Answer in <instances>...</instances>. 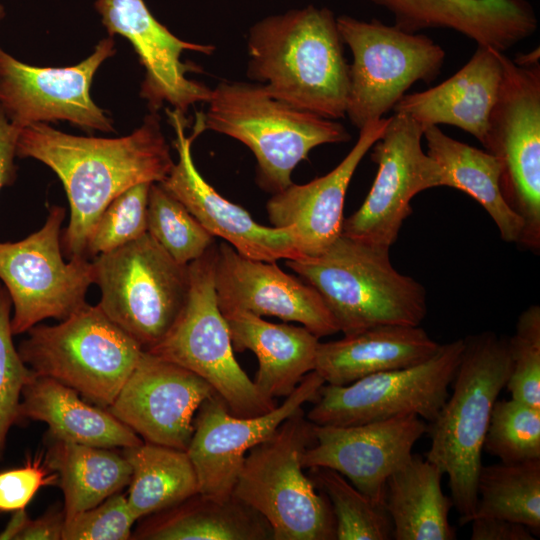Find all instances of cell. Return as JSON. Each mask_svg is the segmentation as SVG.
Masks as SVG:
<instances>
[{
	"instance_id": "obj_1",
	"label": "cell",
	"mask_w": 540,
	"mask_h": 540,
	"mask_svg": "<svg viewBox=\"0 0 540 540\" xmlns=\"http://www.w3.org/2000/svg\"><path fill=\"white\" fill-rule=\"evenodd\" d=\"M16 156L48 166L61 180L70 219L61 246L70 259L86 257L89 235L105 208L130 187L160 183L174 162L156 112L127 136H75L47 123L20 129Z\"/></svg>"
},
{
	"instance_id": "obj_2",
	"label": "cell",
	"mask_w": 540,
	"mask_h": 540,
	"mask_svg": "<svg viewBox=\"0 0 540 540\" xmlns=\"http://www.w3.org/2000/svg\"><path fill=\"white\" fill-rule=\"evenodd\" d=\"M248 75L267 93L300 110L346 116L349 64L333 12L308 5L251 27Z\"/></svg>"
},
{
	"instance_id": "obj_3",
	"label": "cell",
	"mask_w": 540,
	"mask_h": 540,
	"mask_svg": "<svg viewBox=\"0 0 540 540\" xmlns=\"http://www.w3.org/2000/svg\"><path fill=\"white\" fill-rule=\"evenodd\" d=\"M510 371L507 337L492 331L465 337L452 393L427 426L431 444L425 458L448 476L461 525L469 523L475 510L485 435Z\"/></svg>"
},
{
	"instance_id": "obj_4",
	"label": "cell",
	"mask_w": 540,
	"mask_h": 540,
	"mask_svg": "<svg viewBox=\"0 0 540 540\" xmlns=\"http://www.w3.org/2000/svg\"><path fill=\"white\" fill-rule=\"evenodd\" d=\"M286 265L320 294L344 335L379 325L420 326L427 314L424 286L393 267L389 250L342 233L319 254Z\"/></svg>"
},
{
	"instance_id": "obj_5",
	"label": "cell",
	"mask_w": 540,
	"mask_h": 540,
	"mask_svg": "<svg viewBox=\"0 0 540 540\" xmlns=\"http://www.w3.org/2000/svg\"><path fill=\"white\" fill-rule=\"evenodd\" d=\"M207 103L203 130L246 145L257 160L258 184L273 194L293 183L292 171L313 148L350 139L341 123L280 101L260 84L220 82Z\"/></svg>"
},
{
	"instance_id": "obj_6",
	"label": "cell",
	"mask_w": 540,
	"mask_h": 540,
	"mask_svg": "<svg viewBox=\"0 0 540 540\" xmlns=\"http://www.w3.org/2000/svg\"><path fill=\"white\" fill-rule=\"evenodd\" d=\"M315 441L302 408L244 459L232 496L269 523L272 540H335L331 504L303 472L302 455Z\"/></svg>"
},
{
	"instance_id": "obj_7",
	"label": "cell",
	"mask_w": 540,
	"mask_h": 540,
	"mask_svg": "<svg viewBox=\"0 0 540 540\" xmlns=\"http://www.w3.org/2000/svg\"><path fill=\"white\" fill-rule=\"evenodd\" d=\"M18 353L32 372L108 408L136 366L142 347L97 305H85L56 325H35Z\"/></svg>"
},
{
	"instance_id": "obj_8",
	"label": "cell",
	"mask_w": 540,
	"mask_h": 540,
	"mask_svg": "<svg viewBox=\"0 0 540 540\" xmlns=\"http://www.w3.org/2000/svg\"><path fill=\"white\" fill-rule=\"evenodd\" d=\"M539 52L512 60L503 54V77L488 118L483 146L501 166L500 190L522 219L519 242L540 250V65Z\"/></svg>"
},
{
	"instance_id": "obj_9",
	"label": "cell",
	"mask_w": 540,
	"mask_h": 540,
	"mask_svg": "<svg viewBox=\"0 0 540 540\" xmlns=\"http://www.w3.org/2000/svg\"><path fill=\"white\" fill-rule=\"evenodd\" d=\"M92 263L105 315L143 351L159 344L186 303L188 265L176 262L148 232Z\"/></svg>"
},
{
	"instance_id": "obj_10",
	"label": "cell",
	"mask_w": 540,
	"mask_h": 540,
	"mask_svg": "<svg viewBox=\"0 0 540 540\" xmlns=\"http://www.w3.org/2000/svg\"><path fill=\"white\" fill-rule=\"evenodd\" d=\"M217 245L188 264L186 303L165 338L147 352L203 378L237 416H258L277 405L265 398L235 356L214 281Z\"/></svg>"
},
{
	"instance_id": "obj_11",
	"label": "cell",
	"mask_w": 540,
	"mask_h": 540,
	"mask_svg": "<svg viewBox=\"0 0 540 540\" xmlns=\"http://www.w3.org/2000/svg\"><path fill=\"white\" fill-rule=\"evenodd\" d=\"M343 44L352 53L346 116L359 130L394 108L417 81L439 75L445 51L431 38L378 19L336 18Z\"/></svg>"
},
{
	"instance_id": "obj_12",
	"label": "cell",
	"mask_w": 540,
	"mask_h": 540,
	"mask_svg": "<svg viewBox=\"0 0 540 540\" xmlns=\"http://www.w3.org/2000/svg\"><path fill=\"white\" fill-rule=\"evenodd\" d=\"M65 216L64 207L53 206L38 231L17 242L0 243V279L14 306L13 335L47 318L64 320L88 304L93 263L86 257L63 260L60 233Z\"/></svg>"
},
{
	"instance_id": "obj_13",
	"label": "cell",
	"mask_w": 540,
	"mask_h": 540,
	"mask_svg": "<svg viewBox=\"0 0 540 540\" xmlns=\"http://www.w3.org/2000/svg\"><path fill=\"white\" fill-rule=\"evenodd\" d=\"M464 338L440 344L428 360L337 386L323 384L307 419L315 425L350 426L414 414L432 422L442 409L461 359Z\"/></svg>"
},
{
	"instance_id": "obj_14",
	"label": "cell",
	"mask_w": 540,
	"mask_h": 540,
	"mask_svg": "<svg viewBox=\"0 0 540 540\" xmlns=\"http://www.w3.org/2000/svg\"><path fill=\"white\" fill-rule=\"evenodd\" d=\"M424 128L412 118L394 113L382 136L372 146L378 166L364 202L344 218L342 234L383 250H390L404 221L411 215V200L418 193L441 186V168L422 149Z\"/></svg>"
},
{
	"instance_id": "obj_15",
	"label": "cell",
	"mask_w": 540,
	"mask_h": 540,
	"mask_svg": "<svg viewBox=\"0 0 540 540\" xmlns=\"http://www.w3.org/2000/svg\"><path fill=\"white\" fill-rule=\"evenodd\" d=\"M115 53L108 36L77 65L37 67L0 47V107L20 128L62 120L86 131L111 132L113 122L92 100L90 87L98 68Z\"/></svg>"
},
{
	"instance_id": "obj_16",
	"label": "cell",
	"mask_w": 540,
	"mask_h": 540,
	"mask_svg": "<svg viewBox=\"0 0 540 540\" xmlns=\"http://www.w3.org/2000/svg\"><path fill=\"white\" fill-rule=\"evenodd\" d=\"M324 383L316 371H311L279 406L258 416L232 414L216 393L205 399L194 417V432L186 450L196 471L199 492L220 501L230 499L248 451L305 403L314 401Z\"/></svg>"
},
{
	"instance_id": "obj_17",
	"label": "cell",
	"mask_w": 540,
	"mask_h": 540,
	"mask_svg": "<svg viewBox=\"0 0 540 540\" xmlns=\"http://www.w3.org/2000/svg\"><path fill=\"white\" fill-rule=\"evenodd\" d=\"M213 393L197 374L143 351L107 409L144 442L187 450L194 416Z\"/></svg>"
},
{
	"instance_id": "obj_18",
	"label": "cell",
	"mask_w": 540,
	"mask_h": 540,
	"mask_svg": "<svg viewBox=\"0 0 540 540\" xmlns=\"http://www.w3.org/2000/svg\"><path fill=\"white\" fill-rule=\"evenodd\" d=\"M95 10L109 36L126 38L145 69L140 96L151 112L164 103L185 114L190 106L208 102L212 90L186 77L201 68L181 61L184 51L211 54L214 46L186 42L172 34L150 12L144 0H96Z\"/></svg>"
},
{
	"instance_id": "obj_19",
	"label": "cell",
	"mask_w": 540,
	"mask_h": 540,
	"mask_svg": "<svg viewBox=\"0 0 540 540\" xmlns=\"http://www.w3.org/2000/svg\"><path fill=\"white\" fill-rule=\"evenodd\" d=\"M175 131L178 161L160 184L214 237L224 239L240 254L251 259L276 262L301 256L292 227H267L257 223L241 206L221 196L199 173L191 144L200 134L185 135L186 119L175 109H166Z\"/></svg>"
},
{
	"instance_id": "obj_20",
	"label": "cell",
	"mask_w": 540,
	"mask_h": 540,
	"mask_svg": "<svg viewBox=\"0 0 540 540\" xmlns=\"http://www.w3.org/2000/svg\"><path fill=\"white\" fill-rule=\"evenodd\" d=\"M426 431L427 425L414 414L350 426L313 424L315 441L303 453L302 466L335 470L383 506L388 477L410 457Z\"/></svg>"
},
{
	"instance_id": "obj_21",
	"label": "cell",
	"mask_w": 540,
	"mask_h": 540,
	"mask_svg": "<svg viewBox=\"0 0 540 540\" xmlns=\"http://www.w3.org/2000/svg\"><path fill=\"white\" fill-rule=\"evenodd\" d=\"M214 281L221 312L241 310L302 324L318 338L339 332L320 294L276 262L251 259L227 242L217 246Z\"/></svg>"
},
{
	"instance_id": "obj_22",
	"label": "cell",
	"mask_w": 540,
	"mask_h": 540,
	"mask_svg": "<svg viewBox=\"0 0 540 540\" xmlns=\"http://www.w3.org/2000/svg\"><path fill=\"white\" fill-rule=\"evenodd\" d=\"M387 121L384 117L361 128L356 143L333 170L306 184L292 183L267 202L272 226L293 228L301 256L319 254L341 235L350 181L363 157L382 136Z\"/></svg>"
},
{
	"instance_id": "obj_23",
	"label": "cell",
	"mask_w": 540,
	"mask_h": 540,
	"mask_svg": "<svg viewBox=\"0 0 540 540\" xmlns=\"http://www.w3.org/2000/svg\"><path fill=\"white\" fill-rule=\"evenodd\" d=\"M389 11L395 26L411 33L451 29L477 45L505 52L538 28L527 0H367Z\"/></svg>"
},
{
	"instance_id": "obj_24",
	"label": "cell",
	"mask_w": 540,
	"mask_h": 540,
	"mask_svg": "<svg viewBox=\"0 0 540 540\" xmlns=\"http://www.w3.org/2000/svg\"><path fill=\"white\" fill-rule=\"evenodd\" d=\"M503 54L478 45L459 71L427 90L405 94L394 106V113L412 118L423 128L439 124L458 127L483 145L503 77Z\"/></svg>"
},
{
	"instance_id": "obj_25",
	"label": "cell",
	"mask_w": 540,
	"mask_h": 540,
	"mask_svg": "<svg viewBox=\"0 0 540 540\" xmlns=\"http://www.w3.org/2000/svg\"><path fill=\"white\" fill-rule=\"evenodd\" d=\"M439 347L420 326L379 325L320 342L314 371L325 384L342 386L371 374L420 364Z\"/></svg>"
},
{
	"instance_id": "obj_26",
	"label": "cell",
	"mask_w": 540,
	"mask_h": 540,
	"mask_svg": "<svg viewBox=\"0 0 540 540\" xmlns=\"http://www.w3.org/2000/svg\"><path fill=\"white\" fill-rule=\"evenodd\" d=\"M233 349L252 351L258 360L254 383L267 399L288 396L314 371L319 338L304 326L275 324L241 310L222 312Z\"/></svg>"
},
{
	"instance_id": "obj_27",
	"label": "cell",
	"mask_w": 540,
	"mask_h": 540,
	"mask_svg": "<svg viewBox=\"0 0 540 540\" xmlns=\"http://www.w3.org/2000/svg\"><path fill=\"white\" fill-rule=\"evenodd\" d=\"M47 424L51 438L102 448H127L143 440L107 408L93 406L70 387L31 371L19 408V420Z\"/></svg>"
},
{
	"instance_id": "obj_28",
	"label": "cell",
	"mask_w": 540,
	"mask_h": 540,
	"mask_svg": "<svg viewBox=\"0 0 540 540\" xmlns=\"http://www.w3.org/2000/svg\"><path fill=\"white\" fill-rule=\"evenodd\" d=\"M440 469L419 454L410 457L387 479L383 506L396 540H453L449 523L451 497L441 487Z\"/></svg>"
},
{
	"instance_id": "obj_29",
	"label": "cell",
	"mask_w": 540,
	"mask_h": 540,
	"mask_svg": "<svg viewBox=\"0 0 540 540\" xmlns=\"http://www.w3.org/2000/svg\"><path fill=\"white\" fill-rule=\"evenodd\" d=\"M132 534L148 540H272L269 523L233 496L225 501L200 492L145 517Z\"/></svg>"
},
{
	"instance_id": "obj_30",
	"label": "cell",
	"mask_w": 540,
	"mask_h": 540,
	"mask_svg": "<svg viewBox=\"0 0 540 540\" xmlns=\"http://www.w3.org/2000/svg\"><path fill=\"white\" fill-rule=\"evenodd\" d=\"M427 154L441 168V186L465 192L491 216L501 238L518 243L522 219L507 205L500 190L499 160L487 152L446 135L438 126L424 128Z\"/></svg>"
},
{
	"instance_id": "obj_31",
	"label": "cell",
	"mask_w": 540,
	"mask_h": 540,
	"mask_svg": "<svg viewBox=\"0 0 540 540\" xmlns=\"http://www.w3.org/2000/svg\"><path fill=\"white\" fill-rule=\"evenodd\" d=\"M44 460L57 474L65 521L119 492L131 478L126 458L108 448L52 438Z\"/></svg>"
},
{
	"instance_id": "obj_32",
	"label": "cell",
	"mask_w": 540,
	"mask_h": 540,
	"mask_svg": "<svg viewBox=\"0 0 540 540\" xmlns=\"http://www.w3.org/2000/svg\"><path fill=\"white\" fill-rule=\"evenodd\" d=\"M122 455L131 468L126 498L138 520L199 492L196 471L186 450L143 441L123 448Z\"/></svg>"
},
{
	"instance_id": "obj_33",
	"label": "cell",
	"mask_w": 540,
	"mask_h": 540,
	"mask_svg": "<svg viewBox=\"0 0 540 540\" xmlns=\"http://www.w3.org/2000/svg\"><path fill=\"white\" fill-rule=\"evenodd\" d=\"M477 502L469 523L500 518L540 533V459L482 465L477 477Z\"/></svg>"
},
{
	"instance_id": "obj_34",
	"label": "cell",
	"mask_w": 540,
	"mask_h": 540,
	"mask_svg": "<svg viewBox=\"0 0 540 540\" xmlns=\"http://www.w3.org/2000/svg\"><path fill=\"white\" fill-rule=\"evenodd\" d=\"M308 469L307 475L316 489L331 504L337 540L393 539L392 522L383 506L375 504L335 470Z\"/></svg>"
},
{
	"instance_id": "obj_35",
	"label": "cell",
	"mask_w": 540,
	"mask_h": 540,
	"mask_svg": "<svg viewBox=\"0 0 540 540\" xmlns=\"http://www.w3.org/2000/svg\"><path fill=\"white\" fill-rule=\"evenodd\" d=\"M147 232L182 265L202 257L215 244V237L160 183L149 189Z\"/></svg>"
},
{
	"instance_id": "obj_36",
	"label": "cell",
	"mask_w": 540,
	"mask_h": 540,
	"mask_svg": "<svg viewBox=\"0 0 540 540\" xmlns=\"http://www.w3.org/2000/svg\"><path fill=\"white\" fill-rule=\"evenodd\" d=\"M483 449L503 463L540 459V408L513 398L497 400Z\"/></svg>"
},
{
	"instance_id": "obj_37",
	"label": "cell",
	"mask_w": 540,
	"mask_h": 540,
	"mask_svg": "<svg viewBox=\"0 0 540 540\" xmlns=\"http://www.w3.org/2000/svg\"><path fill=\"white\" fill-rule=\"evenodd\" d=\"M151 184L144 182L134 185L110 202L89 235L87 257L112 251L147 232V205Z\"/></svg>"
},
{
	"instance_id": "obj_38",
	"label": "cell",
	"mask_w": 540,
	"mask_h": 540,
	"mask_svg": "<svg viewBox=\"0 0 540 540\" xmlns=\"http://www.w3.org/2000/svg\"><path fill=\"white\" fill-rule=\"evenodd\" d=\"M511 371L506 387L511 398L540 408V307L533 304L518 317L508 338Z\"/></svg>"
},
{
	"instance_id": "obj_39",
	"label": "cell",
	"mask_w": 540,
	"mask_h": 540,
	"mask_svg": "<svg viewBox=\"0 0 540 540\" xmlns=\"http://www.w3.org/2000/svg\"><path fill=\"white\" fill-rule=\"evenodd\" d=\"M11 304L6 288L0 285V459L8 432L19 421L22 390L31 373L13 344Z\"/></svg>"
},
{
	"instance_id": "obj_40",
	"label": "cell",
	"mask_w": 540,
	"mask_h": 540,
	"mask_svg": "<svg viewBox=\"0 0 540 540\" xmlns=\"http://www.w3.org/2000/svg\"><path fill=\"white\" fill-rule=\"evenodd\" d=\"M138 519L119 492L66 520L62 540H127Z\"/></svg>"
},
{
	"instance_id": "obj_41",
	"label": "cell",
	"mask_w": 540,
	"mask_h": 540,
	"mask_svg": "<svg viewBox=\"0 0 540 540\" xmlns=\"http://www.w3.org/2000/svg\"><path fill=\"white\" fill-rule=\"evenodd\" d=\"M58 483L57 474L41 457L17 468L0 471V512L24 510L40 488Z\"/></svg>"
},
{
	"instance_id": "obj_42",
	"label": "cell",
	"mask_w": 540,
	"mask_h": 540,
	"mask_svg": "<svg viewBox=\"0 0 540 540\" xmlns=\"http://www.w3.org/2000/svg\"><path fill=\"white\" fill-rule=\"evenodd\" d=\"M64 523L63 509H52L37 519L19 510L0 533V540H62Z\"/></svg>"
},
{
	"instance_id": "obj_43",
	"label": "cell",
	"mask_w": 540,
	"mask_h": 540,
	"mask_svg": "<svg viewBox=\"0 0 540 540\" xmlns=\"http://www.w3.org/2000/svg\"><path fill=\"white\" fill-rule=\"evenodd\" d=\"M471 540H534L531 530L517 522L500 518L472 520Z\"/></svg>"
},
{
	"instance_id": "obj_44",
	"label": "cell",
	"mask_w": 540,
	"mask_h": 540,
	"mask_svg": "<svg viewBox=\"0 0 540 540\" xmlns=\"http://www.w3.org/2000/svg\"><path fill=\"white\" fill-rule=\"evenodd\" d=\"M20 129L0 107V190L12 184L15 178L14 158Z\"/></svg>"
},
{
	"instance_id": "obj_45",
	"label": "cell",
	"mask_w": 540,
	"mask_h": 540,
	"mask_svg": "<svg viewBox=\"0 0 540 540\" xmlns=\"http://www.w3.org/2000/svg\"><path fill=\"white\" fill-rule=\"evenodd\" d=\"M5 8L4 6L0 3V20L3 19L5 17Z\"/></svg>"
}]
</instances>
